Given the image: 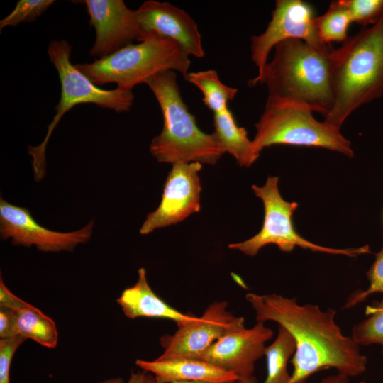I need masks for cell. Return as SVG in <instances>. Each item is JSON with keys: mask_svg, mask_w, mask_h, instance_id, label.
<instances>
[{"mask_svg": "<svg viewBox=\"0 0 383 383\" xmlns=\"http://www.w3.org/2000/svg\"><path fill=\"white\" fill-rule=\"evenodd\" d=\"M353 23L372 26L383 15V0H344Z\"/></svg>", "mask_w": 383, "mask_h": 383, "instance_id": "cell-26", "label": "cell"}, {"mask_svg": "<svg viewBox=\"0 0 383 383\" xmlns=\"http://www.w3.org/2000/svg\"><path fill=\"white\" fill-rule=\"evenodd\" d=\"M184 79L201 91L203 102L213 113L228 109V101L238 93L236 88L223 84L214 70L189 72Z\"/></svg>", "mask_w": 383, "mask_h": 383, "instance_id": "cell-20", "label": "cell"}, {"mask_svg": "<svg viewBox=\"0 0 383 383\" xmlns=\"http://www.w3.org/2000/svg\"><path fill=\"white\" fill-rule=\"evenodd\" d=\"M155 95L163 117L160 133L150 143V152L159 162L215 164L224 154L214 133L203 132L183 101L173 70H165L145 82Z\"/></svg>", "mask_w": 383, "mask_h": 383, "instance_id": "cell-4", "label": "cell"}, {"mask_svg": "<svg viewBox=\"0 0 383 383\" xmlns=\"http://www.w3.org/2000/svg\"><path fill=\"white\" fill-rule=\"evenodd\" d=\"M138 274L135 284L124 289L116 299L117 304L128 318L169 319L175 322L179 327L199 318L179 311L159 297L148 284L145 268H140Z\"/></svg>", "mask_w": 383, "mask_h": 383, "instance_id": "cell-16", "label": "cell"}, {"mask_svg": "<svg viewBox=\"0 0 383 383\" xmlns=\"http://www.w3.org/2000/svg\"><path fill=\"white\" fill-rule=\"evenodd\" d=\"M99 383H126V382H125L124 380L121 377H115V378H110L108 379L101 381Z\"/></svg>", "mask_w": 383, "mask_h": 383, "instance_id": "cell-33", "label": "cell"}, {"mask_svg": "<svg viewBox=\"0 0 383 383\" xmlns=\"http://www.w3.org/2000/svg\"><path fill=\"white\" fill-rule=\"evenodd\" d=\"M299 383H306V382H302ZM319 383H350L349 377L337 373L335 375H331L323 379Z\"/></svg>", "mask_w": 383, "mask_h": 383, "instance_id": "cell-29", "label": "cell"}, {"mask_svg": "<svg viewBox=\"0 0 383 383\" xmlns=\"http://www.w3.org/2000/svg\"><path fill=\"white\" fill-rule=\"evenodd\" d=\"M25 338L17 335L8 338H0V383L10 382V367L12 358Z\"/></svg>", "mask_w": 383, "mask_h": 383, "instance_id": "cell-27", "label": "cell"}, {"mask_svg": "<svg viewBox=\"0 0 383 383\" xmlns=\"http://www.w3.org/2000/svg\"><path fill=\"white\" fill-rule=\"evenodd\" d=\"M143 34L156 35L174 40L189 55L201 58L205 52L195 21L184 10L168 2L148 0L135 10Z\"/></svg>", "mask_w": 383, "mask_h": 383, "instance_id": "cell-15", "label": "cell"}, {"mask_svg": "<svg viewBox=\"0 0 383 383\" xmlns=\"http://www.w3.org/2000/svg\"><path fill=\"white\" fill-rule=\"evenodd\" d=\"M365 315L366 318L353 326L351 337L360 346L380 345L383 355V300L367 306Z\"/></svg>", "mask_w": 383, "mask_h": 383, "instance_id": "cell-23", "label": "cell"}, {"mask_svg": "<svg viewBox=\"0 0 383 383\" xmlns=\"http://www.w3.org/2000/svg\"><path fill=\"white\" fill-rule=\"evenodd\" d=\"M314 10L302 0H277L266 29L250 38L251 59L261 74L268 62L270 51L279 43L289 39L304 40L316 47L327 45L321 42L315 27Z\"/></svg>", "mask_w": 383, "mask_h": 383, "instance_id": "cell-10", "label": "cell"}, {"mask_svg": "<svg viewBox=\"0 0 383 383\" xmlns=\"http://www.w3.org/2000/svg\"><path fill=\"white\" fill-rule=\"evenodd\" d=\"M274 335L264 323L235 330L222 337L198 359L233 373L238 379L254 376L256 362L265 355L266 343Z\"/></svg>", "mask_w": 383, "mask_h": 383, "instance_id": "cell-13", "label": "cell"}, {"mask_svg": "<svg viewBox=\"0 0 383 383\" xmlns=\"http://www.w3.org/2000/svg\"><path fill=\"white\" fill-rule=\"evenodd\" d=\"M278 182L277 177H268L263 186H252L253 192L264 205L262 228L258 233L243 242L229 244L230 249L249 256L256 255L262 248L269 244L276 245L284 252H292L296 246L313 252L352 257L371 252L367 245L357 248L338 249L319 245L304 238L296 232L292 221L298 204L287 201L282 197Z\"/></svg>", "mask_w": 383, "mask_h": 383, "instance_id": "cell-8", "label": "cell"}, {"mask_svg": "<svg viewBox=\"0 0 383 383\" xmlns=\"http://www.w3.org/2000/svg\"><path fill=\"white\" fill-rule=\"evenodd\" d=\"M351 23L352 18L344 0L332 1L327 11L314 20L318 36L326 45L345 41L348 38V30Z\"/></svg>", "mask_w": 383, "mask_h": 383, "instance_id": "cell-22", "label": "cell"}, {"mask_svg": "<svg viewBox=\"0 0 383 383\" xmlns=\"http://www.w3.org/2000/svg\"><path fill=\"white\" fill-rule=\"evenodd\" d=\"M360 383H367V382H363V381H362V382H360Z\"/></svg>", "mask_w": 383, "mask_h": 383, "instance_id": "cell-34", "label": "cell"}, {"mask_svg": "<svg viewBox=\"0 0 383 383\" xmlns=\"http://www.w3.org/2000/svg\"><path fill=\"white\" fill-rule=\"evenodd\" d=\"M71 52V45L64 40H54L48 45V54L58 73L61 94L55 107L56 113L48 126L43 141L38 146H29L28 148L37 181L41 179L45 174V149L49 138L67 112L74 106L84 103L94 104L116 112H125L130 110L134 101L132 90L119 88L107 90L97 87L72 64Z\"/></svg>", "mask_w": 383, "mask_h": 383, "instance_id": "cell-6", "label": "cell"}, {"mask_svg": "<svg viewBox=\"0 0 383 383\" xmlns=\"http://www.w3.org/2000/svg\"><path fill=\"white\" fill-rule=\"evenodd\" d=\"M0 306L14 313L18 335L30 339L40 345L54 348L58 341V332L54 321L32 304L11 292L0 278Z\"/></svg>", "mask_w": 383, "mask_h": 383, "instance_id": "cell-18", "label": "cell"}, {"mask_svg": "<svg viewBox=\"0 0 383 383\" xmlns=\"http://www.w3.org/2000/svg\"><path fill=\"white\" fill-rule=\"evenodd\" d=\"M295 349L292 335L279 326L275 340L265 350L267 376L263 383H289L291 374L288 372L287 364Z\"/></svg>", "mask_w": 383, "mask_h": 383, "instance_id": "cell-21", "label": "cell"}, {"mask_svg": "<svg viewBox=\"0 0 383 383\" xmlns=\"http://www.w3.org/2000/svg\"><path fill=\"white\" fill-rule=\"evenodd\" d=\"M53 0H19L13 11L0 21V30L7 26H16L23 22H30L41 16Z\"/></svg>", "mask_w": 383, "mask_h": 383, "instance_id": "cell-24", "label": "cell"}, {"mask_svg": "<svg viewBox=\"0 0 383 383\" xmlns=\"http://www.w3.org/2000/svg\"><path fill=\"white\" fill-rule=\"evenodd\" d=\"M94 221L79 230L58 232L38 223L29 210L0 199V235L11 239L14 245L30 247L44 252H72L78 245L87 243L92 234Z\"/></svg>", "mask_w": 383, "mask_h": 383, "instance_id": "cell-11", "label": "cell"}, {"mask_svg": "<svg viewBox=\"0 0 383 383\" xmlns=\"http://www.w3.org/2000/svg\"><path fill=\"white\" fill-rule=\"evenodd\" d=\"M145 373V371L132 373L126 383H143Z\"/></svg>", "mask_w": 383, "mask_h": 383, "instance_id": "cell-31", "label": "cell"}, {"mask_svg": "<svg viewBox=\"0 0 383 383\" xmlns=\"http://www.w3.org/2000/svg\"><path fill=\"white\" fill-rule=\"evenodd\" d=\"M199 162H179L172 165L164 184L158 207L150 213L140 233L147 235L157 228L177 224L201 209V185Z\"/></svg>", "mask_w": 383, "mask_h": 383, "instance_id": "cell-12", "label": "cell"}, {"mask_svg": "<svg viewBox=\"0 0 383 383\" xmlns=\"http://www.w3.org/2000/svg\"><path fill=\"white\" fill-rule=\"evenodd\" d=\"M260 75L249 84H265L269 102H290L327 116L334 101L333 50L299 39L278 43Z\"/></svg>", "mask_w": 383, "mask_h": 383, "instance_id": "cell-2", "label": "cell"}, {"mask_svg": "<svg viewBox=\"0 0 383 383\" xmlns=\"http://www.w3.org/2000/svg\"><path fill=\"white\" fill-rule=\"evenodd\" d=\"M367 277L369 281L368 287L352 293L345 301V309L352 308L363 302L373 294L380 293L383 295V244L379 252L375 254V260L367 272Z\"/></svg>", "mask_w": 383, "mask_h": 383, "instance_id": "cell-25", "label": "cell"}, {"mask_svg": "<svg viewBox=\"0 0 383 383\" xmlns=\"http://www.w3.org/2000/svg\"><path fill=\"white\" fill-rule=\"evenodd\" d=\"M189 55L174 40L148 35L137 44L128 45L91 63L75 65L96 85L115 83L132 90L155 74L179 72L185 78L191 65Z\"/></svg>", "mask_w": 383, "mask_h": 383, "instance_id": "cell-5", "label": "cell"}, {"mask_svg": "<svg viewBox=\"0 0 383 383\" xmlns=\"http://www.w3.org/2000/svg\"><path fill=\"white\" fill-rule=\"evenodd\" d=\"M214 135L224 153L231 154L240 166L249 167L260 152L248 137L245 128L238 126L231 110L213 113Z\"/></svg>", "mask_w": 383, "mask_h": 383, "instance_id": "cell-19", "label": "cell"}, {"mask_svg": "<svg viewBox=\"0 0 383 383\" xmlns=\"http://www.w3.org/2000/svg\"><path fill=\"white\" fill-rule=\"evenodd\" d=\"M17 335L14 313L11 309L0 306V338H8Z\"/></svg>", "mask_w": 383, "mask_h": 383, "instance_id": "cell-28", "label": "cell"}, {"mask_svg": "<svg viewBox=\"0 0 383 383\" xmlns=\"http://www.w3.org/2000/svg\"><path fill=\"white\" fill-rule=\"evenodd\" d=\"M309 107L290 102L267 101L255 124L253 142L261 152L275 145L318 147L353 157L351 143L340 128L320 122Z\"/></svg>", "mask_w": 383, "mask_h": 383, "instance_id": "cell-7", "label": "cell"}, {"mask_svg": "<svg viewBox=\"0 0 383 383\" xmlns=\"http://www.w3.org/2000/svg\"><path fill=\"white\" fill-rule=\"evenodd\" d=\"M225 383H257V379L255 376L248 379H238L234 381L228 382Z\"/></svg>", "mask_w": 383, "mask_h": 383, "instance_id": "cell-32", "label": "cell"}, {"mask_svg": "<svg viewBox=\"0 0 383 383\" xmlns=\"http://www.w3.org/2000/svg\"><path fill=\"white\" fill-rule=\"evenodd\" d=\"M136 365L162 382L189 381L225 383L238 379L233 373L203 360L189 357L154 360H137Z\"/></svg>", "mask_w": 383, "mask_h": 383, "instance_id": "cell-17", "label": "cell"}, {"mask_svg": "<svg viewBox=\"0 0 383 383\" xmlns=\"http://www.w3.org/2000/svg\"><path fill=\"white\" fill-rule=\"evenodd\" d=\"M245 299L257 322L274 321L292 335L296 349L289 383L306 382L309 376L329 368L348 377L365 372L366 356L351 336L342 333L333 309L323 311L317 305L299 304L296 298L278 294L248 293Z\"/></svg>", "mask_w": 383, "mask_h": 383, "instance_id": "cell-1", "label": "cell"}, {"mask_svg": "<svg viewBox=\"0 0 383 383\" xmlns=\"http://www.w3.org/2000/svg\"><path fill=\"white\" fill-rule=\"evenodd\" d=\"M90 24L96 31V39L89 54L103 58L130 45L141 41L143 34L135 11L123 0H85Z\"/></svg>", "mask_w": 383, "mask_h": 383, "instance_id": "cell-14", "label": "cell"}, {"mask_svg": "<svg viewBox=\"0 0 383 383\" xmlns=\"http://www.w3.org/2000/svg\"><path fill=\"white\" fill-rule=\"evenodd\" d=\"M382 221H383V212H382Z\"/></svg>", "mask_w": 383, "mask_h": 383, "instance_id": "cell-35", "label": "cell"}, {"mask_svg": "<svg viewBox=\"0 0 383 383\" xmlns=\"http://www.w3.org/2000/svg\"><path fill=\"white\" fill-rule=\"evenodd\" d=\"M332 55L334 101L324 121L340 128L355 110L383 96V15Z\"/></svg>", "mask_w": 383, "mask_h": 383, "instance_id": "cell-3", "label": "cell"}, {"mask_svg": "<svg viewBox=\"0 0 383 383\" xmlns=\"http://www.w3.org/2000/svg\"><path fill=\"white\" fill-rule=\"evenodd\" d=\"M143 383H206L201 382H189V381H173V382H162L157 379L153 374L151 373L145 372L143 379Z\"/></svg>", "mask_w": 383, "mask_h": 383, "instance_id": "cell-30", "label": "cell"}, {"mask_svg": "<svg viewBox=\"0 0 383 383\" xmlns=\"http://www.w3.org/2000/svg\"><path fill=\"white\" fill-rule=\"evenodd\" d=\"M228 306L225 301H214L196 321L179 326L172 335H162L160 342L163 353L157 358L198 359L222 337L244 328V318L233 315Z\"/></svg>", "mask_w": 383, "mask_h": 383, "instance_id": "cell-9", "label": "cell"}]
</instances>
